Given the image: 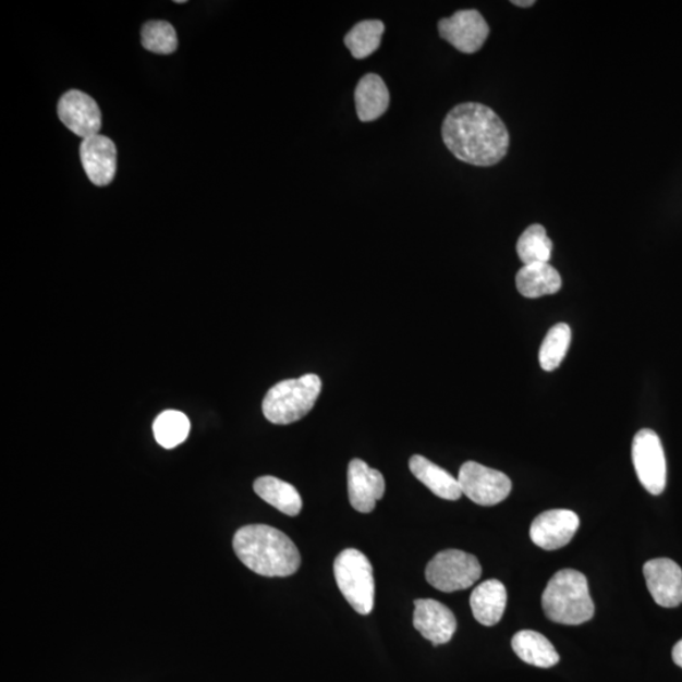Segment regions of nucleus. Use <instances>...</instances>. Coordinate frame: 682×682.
I'll use <instances>...</instances> for the list:
<instances>
[{
  "label": "nucleus",
  "mask_w": 682,
  "mask_h": 682,
  "mask_svg": "<svg viewBox=\"0 0 682 682\" xmlns=\"http://www.w3.org/2000/svg\"><path fill=\"white\" fill-rule=\"evenodd\" d=\"M442 139L458 160L479 168L501 162L510 147V133L502 119L478 102H464L450 110L442 123Z\"/></svg>",
  "instance_id": "1"
},
{
  "label": "nucleus",
  "mask_w": 682,
  "mask_h": 682,
  "mask_svg": "<svg viewBox=\"0 0 682 682\" xmlns=\"http://www.w3.org/2000/svg\"><path fill=\"white\" fill-rule=\"evenodd\" d=\"M233 547L238 559L261 576H291L301 564L296 545L288 535L271 526L242 527L233 538Z\"/></svg>",
  "instance_id": "2"
},
{
  "label": "nucleus",
  "mask_w": 682,
  "mask_h": 682,
  "mask_svg": "<svg viewBox=\"0 0 682 682\" xmlns=\"http://www.w3.org/2000/svg\"><path fill=\"white\" fill-rule=\"evenodd\" d=\"M543 608L555 623L579 625L590 621L596 608L585 575L573 569L555 574L543 594Z\"/></svg>",
  "instance_id": "3"
},
{
  "label": "nucleus",
  "mask_w": 682,
  "mask_h": 682,
  "mask_svg": "<svg viewBox=\"0 0 682 682\" xmlns=\"http://www.w3.org/2000/svg\"><path fill=\"white\" fill-rule=\"evenodd\" d=\"M321 386V379L316 375L282 380L267 392L261 403L265 417L275 425L300 422L314 409Z\"/></svg>",
  "instance_id": "4"
},
{
  "label": "nucleus",
  "mask_w": 682,
  "mask_h": 682,
  "mask_svg": "<svg viewBox=\"0 0 682 682\" xmlns=\"http://www.w3.org/2000/svg\"><path fill=\"white\" fill-rule=\"evenodd\" d=\"M338 588L356 613L368 616L375 607V577L370 561L363 552L348 549L334 562Z\"/></svg>",
  "instance_id": "5"
},
{
  "label": "nucleus",
  "mask_w": 682,
  "mask_h": 682,
  "mask_svg": "<svg viewBox=\"0 0 682 682\" xmlns=\"http://www.w3.org/2000/svg\"><path fill=\"white\" fill-rule=\"evenodd\" d=\"M482 576V565L474 555L460 550L441 551L428 562L426 581L443 593L471 588Z\"/></svg>",
  "instance_id": "6"
},
{
  "label": "nucleus",
  "mask_w": 682,
  "mask_h": 682,
  "mask_svg": "<svg viewBox=\"0 0 682 682\" xmlns=\"http://www.w3.org/2000/svg\"><path fill=\"white\" fill-rule=\"evenodd\" d=\"M632 460L642 486L648 494L661 495L668 480V466L662 442L655 431L644 428L634 436Z\"/></svg>",
  "instance_id": "7"
},
{
  "label": "nucleus",
  "mask_w": 682,
  "mask_h": 682,
  "mask_svg": "<svg viewBox=\"0 0 682 682\" xmlns=\"http://www.w3.org/2000/svg\"><path fill=\"white\" fill-rule=\"evenodd\" d=\"M458 480L463 495L479 506L501 503L512 490V482L504 473L475 462L460 467Z\"/></svg>",
  "instance_id": "8"
},
{
  "label": "nucleus",
  "mask_w": 682,
  "mask_h": 682,
  "mask_svg": "<svg viewBox=\"0 0 682 682\" xmlns=\"http://www.w3.org/2000/svg\"><path fill=\"white\" fill-rule=\"evenodd\" d=\"M439 34L458 51L474 53L487 41L489 26L478 11L464 10L442 19L439 22Z\"/></svg>",
  "instance_id": "9"
},
{
  "label": "nucleus",
  "mask_w": 682,
  "mask_h": 682,
  "mask_svg": "<svg viewBox=\"0 0 682 682\" xmlns=\"http://www.w3.org/2000/svg\"><path fill=\"white\" fill-rule=\"evenodd\" d=\"M61 122L77 137L84 139L98 136L101 129L100 109L89 95L70 90L62 95L58 107Z\"/></svg>",
  "instance_id": "10"
},
{
  "label": "nucleus",
  "mask_w": 682,
  "mask_h": 682,
  "mask_svg": "<svg viewBox=\"0 0 682 682\" xmlns=\"http://www.w3.org/2000/svg\"><path fill=\"white\" fill-rule=\"evenodd\" d=\"M581 520L573 511H546L531 525V540L546 551L559 550L573 540Z\"/></svg>",
  "instance_id": "11"
},
{
  "label": "nucleus",
  "mask_w": 682,
  "mask_h": 682,
  "mask_svg": "<svg viewBox=\"0 0 682 682\" xmlns=\"http://www.w3.org/2000/svg\"><path fill=\"white\" fill-rule=\"evenodd\" d=\"M386 482L382 473L373 470L361 459L352 460L348 467L349 501L355 511L370 513L382 499Z\"/></svg>",
  "instance_id": "12"
},
{
  "label": "nucleus",
  "mask_w": 682,
  "mask_h": 682,
  "mask_svg": "<svg viewBox=\"0 0 682 682\" xmlns=\"http://www.w3.org/2000/svg\"><path fill=\"white\" fill-rule=\"evenodd\" d=\"M644 575L648 592L663 608L682 605V569L670 559H654L646 562Z\"/></svg>",
  "instance_id": "13"
},
{
  "label": "nucleus",
  "mask_w": 682,
  "mask_h": 682,
  "mask_svg": "<svg viewBox=\"0 0 682 682\" xmlns=\"http://www.w3.org/2000/svg\"><path fill=\"white\" fill-rule=\"evenodd\" d=\"M415 629L434 646L446 645L456 631V618L442 602L434 599L415 600Z\"/></svg>",
  "instance_id": "14"
},
{
  "label": "nucleus",
  "mask_w": 682,
  "mask_h": 682,
  "mask_svg": "<svg viewBox=\"0 0 682 682\" xmlns=\"http://www.w3.org/2000/svg\"><path fill=\"white\" fill-rule=\"evenodd\" d=\"M81 158L87 178L97 186H107L115 178L117 147L106 136H94L84 139Z\"/></svg>",
  "instance_id": "15"
},
{
  "label": "nucleus",
  "mask_w": 682,
  "mask_h": 682,
  "mask_svg": "<svg viewBox=\"0 0 682 682\" xmlns=\"http://www.w3.org/2000/svg\"><path fill=\"white\" fill-rule=\"evenodd\" d=\"M356 114L362 122L377 121L390 107V92L383 78L368 74L361 78L354 93Z\"/></svg>",
  "instance_id": "16"
},
{
  "label": "nucleus",
  "mask_w": 682,
  "mask_h": 682,
  "mask_svg": "<svg viewBox=\"0 0 682 682\" xmlns=\"http://www.w3.org/2000/svg\"><path fill=\"white\" fill-rule=\"evenodd\" d=\"M506 606V586L496 579L482 583L472 593V612L475 620L483 625L491 626L501 622Z\"/></svg>",
  "instance_id": "17"
},
{
  "label": "nucleus",
  "mask_w": 682,
  "mask_h": 682,
  "mask_svg": "<svg viewBox=\"0 0 682 682\" xmlns=\"http://www.w3.org/2000/svg\"><path fill=\"white\" fill-rule=\"evenodd\" d=\"M410 471L425 486L447 501H458L463 496L459 480L439 465L422 455H414L410 460Z\"/></svg>",
  "instance_id": "18"
},
{
  "label": "nucleus",
  "mask_w": 682,
  "mask_h": 682,
  "mask_svg": "<svg viewBox=\"0 0 682 682\" xmlns=\"http://www.w3.org/2000/svg\"><path fill=\"white\" fill-rule=\"evenodd\" d=\"M515 285L522 296L538 299L558 293L562 285L560 273L549 264L523 266L515 276Z\"/></svg>",
  "instance_id": "19"
},
{
  "label": "nucleus",
  "mask_w": 682,
  "mask_h": 682,
  "mask_svg": "<svg viewBox=\"0 0 682 682\" xmlns=\"http://www.w3.org/2000/svg\"><path fill=\"white\" fill-rule=\"evenodd\" d=\"M512 648L523 662L535 668L550 669L558 665L560 656L551 642L535 631H521L512 638Z\"/></svg>",
  "instance_id": "20"
},
{
  "label": "nucleus",
  "mask_w": 682,
  "mask_h": 682,
  "mask_svg": "<svg viewBox=\"0 0 682 682\" xmlns=\"http://www.w3.org/2000/svg\"><path fill=\"white\" fill-rule=\"evenodd\" d=\"M255 491L276 510L295 517L303 510V499L295 487L275 477H260L255 482Z\"/></svg>",
  "instance_id": "21"
},
{
  "label": "nucleus",
  "mask_w": 682,
  "mask_h": 682,
  "mask_svg": "<svg viewBox=\"0 0 682 682\" xmlns=\"http://www.w3.org/2000/svg\"><path fill=\"white\" fill-rule=\"evenodd\" d=\"M385 25L382 21L369 20L360 22L344 38L348 50L354 59H366L375 53L382 42Z\"/></svg>",
  "instance_id": "22"
},
{
  "label": "nucleus",
  "mask_w": 682,
  "mask_h": 682,
  "mask_svg": "<svg viewBox=\"0 0 682 682\" xmlns=\"http://www.w3.org/2000/svg\"><path fill=\"white\" fill-rule=\"evenodd\" d=\"M553 244L540 224L529 226L517 242V255L523 266L549 264Z\"/></svg>",
  "instance_id": "23"
},
{
  "label": "nucleus",
  "mask_w": 682,
  "mask_h": 682,
  "mask_svg": "<svg viewBox=\"0 0 682 682\" xmlns=\"http://www.w3.org/2000/svg\"><path fill=\"white\" fill-rule=\"evenodd\" d=\"M155 439L165 449H173L181 446L190 434V422L185 414L180 411H163L155 419Z\"/></svg>",
  "instance_id": "24"
},
{
  "label": "nucleus",
  "mask_w": 682,
  "mask_h": 682,
  "mask_svg": "<svg viewBox=\"0 0 682 682\" xmlns=\"http://www.w3.org/2000/svg\"><path fill=\"white\" fill-rule=\"evenodd\" d=\"M571 341V329L568 324L560 322L547 332L538 354L540 366L546 372H552L560 367L564 361Z\"/></svg>",
  "instance_id": "25"
},
{
  "label": "nucleus",
  "mask_w": 682,
  "mask_h": 682,
  "mask_svg": "<svg viewBox=\"0 0 682 682\" xmlns=\"http://www.w3.org/2000/svg\"><path fill=\"white\" fill-rule=\"evenodd\" d=\"M142 45L150 52L160 54L173 53L179 46L176 31L169 22H147L142 28Z\"/></svg>",
  "instance_id": "26"
},
{
  "label": "nucleus",
  "mask_w": 682,
  "mask_h": 682,
  "mask_svg": "<svg viewBox=\"0 0 682 682\" xmlns=\"http://www.w3.org/2000/svg\"><path fill=\"white\" fill-rule=\"evenodd\" d=\"M672 660L682 669V640L672 649Z\"/></svg>",
  "instance_id": "27"
},
{
  "label": "nucleus",
  "mask_w": 682,
  "mask_h": 682,
  "mask_svg": "<svg viewBox=\"0 0 682 682\" xmlns=\"http://www.w3.org/2000/svg\"><path fill=\"white\" fill-rule=\"evenodd\" d=\"M512 4L522 7V8H527V7H533L535 2L534 0H528V2H520V0H515V2H512Z\"/></svg>",
  "instance_id": "28"
},
{
  "label": "nucleus",
  "mask_w": 682,
  "mask_h": 682,
  "mask_svg": "<svg viewBox=\"0 0 682 682\" xmlns=\"http://www.w3.org/2000/svg\"><path fill=\"white\" fill-rule=\"evenodd\" d=\"M174 3H178V4H185V3H186V0H176V2H174Z\"/></svg>",
  "instance_id": "29"
}]
</instances>
